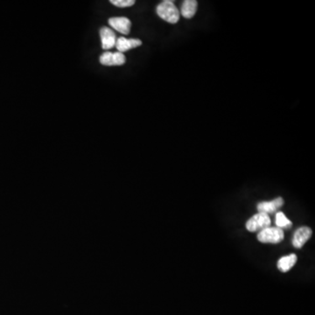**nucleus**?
I'll return each instance as SVG.
<instances>
[{
  "label": "nucleus",
  "mask_w": 315,
  "mask_h": 315,
  "mask_svg": "<svg viewBox=\"0 0 315 315\" xmlns=\"http://www.w3.org/2000/svg\"><path fill=\"white\" fill-rule=\"evenodd\" d=\"M157 14L170 24H176L180 20V11L174 4V1L165 0L156 8Z\"/></svg>",
  "instance_id": "obj_1"
},
{
  "label": "nucleus",
  "mask_w": 315,
  "mask_h": 315,
  "mask_svg": "<svg viewBox=\"0 0 315 315\" xmlns=\"http://www.w3.org/2000/svg\"><path fill=\"white\" fill-rule=\"evenodd\" d=\"M284 231L278 227H269L260 231L258 235V240L263 243H279L284 240Z\"/></svg>",
  "instance_id": "obj_2"
},
{
  "label": "nucleus",
  "mask_w": 315,
  "mask_h": 315,
  "mask_svg": "<svg viewBox=\"0 0 315 315\" xmlns=\"http://www.w3.org/2000/svg\"><path fill=\"white\" fill-rule=\"evenodd\" d=\"M271 223L270 216L266 214L258 213L249 218L246 222L247 230L249 232H260L269 228Z\"/></svg>",
  "instance_id": "obj_3"
},
{
  "label": "nucleus",
  "mask_w": 315,
  "mask_h": 315,
  "mask_svg": "<svg viewBox=\"0 0 315 315\" xmlns=\"http://www.w3.org/2000/svg\"><path fill=\"white\" fill-rule=\"evenodd\" d=\"M99 60L103 66H121L125 63L126 58L120 52H106L100 56Z\"/></svg>",
  "instance_id": "obj_4"
},
{
  "label": "nucleus",
  "mask_w": 315,
  "mask_h": 315,
  "mask_svg": "<svg viewBox=\"0 0 315 315\" xmlns=\"http://www.w3.org/2000/svg\"><path fill=\"white\" fill-rule=\"evenodd\" d=\"M312 231L309 227H301L298 228L294 233L292 238V245L297 249L302 248L304 244L309 240L310 237H312Z\"/></svg>",
  "instance_id": "obj_5"
},
{
  "label": "nucleus",
  "mask_w": 315,
  "mask_h": 315,
  "mask_svg": "<svg viewBox=\"0 0 315 315\" xmlns=\"http://www.w3.org/2000/svg\"><path fill=\"white\" fill-rule=\"evenodd\" d=\"M284 205V200L281 197L274 199L271 201H262L258 204V213L269 214L276 213L277 211Z\"/></svg>",
  "instance_id": "obj_6"
},
{
  "label": "nucleus",
  "mask_w": 315,
  "mask_h": 315,
  "mask_svg": "<svg viewBox=\"0 0 315 315\" xmlns=\"http://www.w3.org/2000/svg\"><path fill=\"white\" fill-rule=\"evenodd\" d=\"M109 24L113 29L123 33L129 34L132 27V22L126 17H114L109 19Z\"/></svg>",
  "instance_id": "obj_7"
},
{
  "label": "nucleus",
  "mask_w": 315,
  "mask_h": 315,
  "mask_svg": "<svg viewBox=\"0 0 315 315\" xmlns=\"http://www.w3.org/2000/svg\"><path fill=\"white\" fill-rule=\"evenodd\" d=\"M100 36L102 40V48L104 50H108L114 48L117 41L116 33L109 27H102L100 30Z\"/></svg>",
  "instance_id": "obj_8"
},
{
  "label": "nucleus",
  "mask_w": 315,
  "mask_h": 315,
  "mask_svg": "<svg viewBox=\"0 0 315 315\" xmlns=\"http://www.w3.org/2000/svg\"><path fill=\"white\" fill-rule=\"evenodd\" d=\"M142 45V41L138 39H126L124 37H120L116 41V48L118 52L124 53V52L131 50L132 48H138Z\"/></svg>",
  "instance_id": "obj_9"
},
{
  "label": "nucleus",
  "mask_w": 315,
  "mask_h": 315,
  "mask_svg": "<svg viewBox=\"0 0 315 315\" xmlns=\"http://www.w3.org/2000/svg\"><path fill=\"white\" fill-rule=\"evenodd\" d=\"M198 7V3L195 0H186L181 6V15L184 18H191L195 15Z\"/></svg>",
  "instance_id": "obj_10"
},
{
  "label": "nucleus",
  "mask_w": 315,
  "mask_h": 315,
  "mask_svg": "<svg viewBox=\"0 0 315 315\" xmlns=\"http://www.w3.org/2000/svg\"><path fill=\"white\" fill-rule=\"evenodd\" d=\"M296 262H297V256L295 254L285 256V257L280 258L278 261V268L280 271L286 272L293 267L294 264H296Z\"/></svg>",
  "instance_id": "obj_11"
},
{
  "label": "nucleus",
  "mask_w": 315,
  "mask_h": 315,
  "mask_svg": "<svg viewBox=\"0 0 315 315\" xmlns=\"http://www.w3.org/2000/svg\"><path fill=\"white\" fill-rule=\"evenodd\" d=\"M276 225L279 228H290L292 226L290 220L287 219V217L285 216V214L282 212H278L275 216Z\"/></svg>",
  "instance_id": "obj_12"
},
{
  "label": "nucleus",
  "mask_w": 315,
  "mask_h": 315,
  "mask_svg": "<svg viewBox=\"0 0 315 315\" xmlns=\"http://www.w3.org/2000/svg\"><path fill=\"white\" fill-rule=\"evenodd\" d=\"M111 3L117 7L124 8V7L133 6L135 4V1L134 0H111Z\"/></svg>",
  "instance_id": "obj_13"
}]
</instances>
